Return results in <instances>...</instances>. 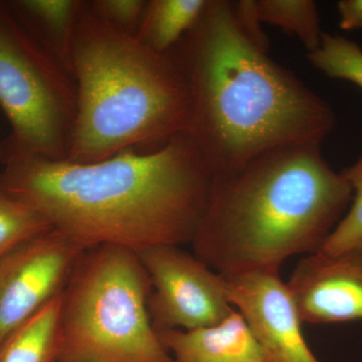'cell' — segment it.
<instances>
[{
  "label": "cell",
  "instance_id": "6da1fadb",
  "mask_svg": "<svg viewBox=\"0 0 362 362\" xmlns=\"http://www.w3.org/2000/svg\"><path fill=\"white\" fill-rule=\"evenodd\" d=\"M168 52L189 92L187 134L213 176L270 150L321 146L332 132L330 105L269 56L262 25L240 1L207 0Z\"/></svg>",
  "mask_w": 362,
  "mask_h": 362
},
{
  "label": "cell",
  "instance_id": "7a4b0ae2",
  "mask_svg": "<svg viewBox=\"0 0 362 362\" xmlns=\"http://www.w3.org/2000/svg\"><path fill=\"white\" fill-rule=\"evenodd\" d=\"M0 185L83 250L192 244L213 175L188 134L147 152L74 163L32 154L1 158Z\"/></svg>",
  "mask_w": 362,
  "mask_h": 362
},
{
  "label": "cell",
  "instance_id": "3957f363",
  "mask_svg": "<svg viewBox=\"0 0 362 362\" xmlns=\"http://www.w3.org/2000/svg\"><path fill=\"white\" fill-rule=\"evenodd\" d=\"M318 145L270 150L214 175L194 254L223 276L279 272L320 251L350 206L351 187Z\"/></svg>",
  "mask_w": 362,
  "mask_h": 362
},
{
  "label": "cell",
  "instance_id": "277c9868",
  "mask_svg": "<svg viewBox=\"0 0 362 362\" xmlns=\"http://www.w3.org/2000/svg\"><path fill=\"white\" fill-rule=\"evenodd\" d=\"M77 112L66 160L94 163L187 134L190 97L169 54L78 9L70 52Z\"/></svg>",
  "mask_w": 362,
  "mask_h": 362
},
{
  "label": "cell",
  "instance_id": "5b68a950",
  "mask_svg": "<svg viewBox=\"0 0 362 362\" xmlns=\"http://www.w3.org/2000/svg\"><path fill=\"white\" fill-rule=\"evenodd\" d=\"M151 291L137 252L86 250L62 292L57 362H173L150 318Z\"/></svg>",
  "mask_w": 362,
  "mask_h": 362
},
{
  "label": "cell",
  "instance_id": "8992f818",
  "mask_svg": "<svg viewBox=\"0 0 362 362\" xmlns=\"http://www.w3.org/2000/svg\"><path fill=\"white\" fill-rule=\"evenodd\" d=\"M0 107L11 133L0 159L32 154L66 160L77 94L71 75L23 25L11 4L0 2Z\"/></svg>",
  "mask_w": 362,
  "mask_h": 362
},
{
  "label": "cell",
  "instance_id": "52a82bcc",
  "mask_svg": "<svg viewBox=\"0 0 362 362\" xmlns=\"http://www.w3.org/2000/svg\"><path fill=\"white\" fill-rule=\"evenodd\" d=\"M180 247L163 245L137 252L151 282L148 311L156 330L207 327L235 309L225 278Z\"/></svg>",
  "mask_w": 362,
  "mask_h": 362
},
{
  "label": "cell",
  "instance_id": "ba28073f",
  "mask_svg": "<svg viewBox=\"0 0 362 362\" xmlns=\"http://www.w3.org/2000/svg\"><path fill=\"white\" fill-rule=\"evenodd\" d=\"M84 251L52 228L0 258V344L62 294Z\"/></svg>",
  "mask_w": 362,
  "mask_h": 362
},
{
  "label": "cell",
  "instance_id": "9c48e42d",
  "mask_svg": "<svg viewBox=\"0 0 362 362\" xmlns=\"http://www.w3.org/2000/svg\"><path fill=\"white\" fill-rule=\"evenodd\" d=\"M223 277L228 300L246 321L265 362H319L304 339L297 305L279 272Z\"/></svg>",
  "mask_w": 362,
  "mask_h": 362
},
{
  "label": "cell",
  "instance_id": "30bf717a",
  "mask_svg": "<svg viewBox=\"0 0 362 362\" xmlns=\"http://www.w3.org/2000/svg\"><path fill=\"white\" fill-rule=\"evenodd\" d=\"M287 285L302 322L362 320V243L339 252L307 255Z\"/></svg>",
  "mask_w": 362,
  "mask_h": 362
},
{
  "label": "cell",
  "instance_id": "8fae6325",
  "mask_svg": "<svg viewBox=\"0 0 362 362\" xmlns=\"http://www.w3.org/2000/svg\"><path fill=\"white\" fill-rule=\"evenodd\" d=\"M173 362H265L261 347L239 312L194 330H156Z\"/></svg>",
  "mask_w": 362,
  "mask_h": 362
},
{
  "label": "cell",
  "instance_id": "7c38bea8",
  "mask_svg": "<svg viewBox=\"0 0 362 362\" xmlns=\"http://www.w3.org/2000/svg\"><path fill=\"white\" fill-rule=\"evenodd\" d=\"M61 295L0 344V362H57Z\"/></svg>",
  "mask_w": 362,
  "mask_h": 362
},
{
  "label": "cell",
  "instance_id": "4fadbf2b",
  "mask_svg": "<svg viewBox=\"0 0 362 362\" xmlns=\"http://www.w3.org/2000/svg\"><path fill=\"white\" fill-rule=\"evenodd\" d=\"M207 0H152L147 2L135 35L153 51L166 54L190 30Z\"/></svg>",
  "mask_w": 362,
  "mask_h": 362
},
{
  "label": "cell",
  "instance_id": "5bb4252c",
  "mask_svg": "<svg viewBox=\"0 0 362 362\" xmlns=\"http://www.w3.org/2000/svg\"><path fill=\"white\" fill-rule=\"evenodd\" d=\"M244 11L259 23L277 26L295 35L307 52L315 51L323 33L316 2L312 0H242Z\"/></svg>",
  "mask_w": 362,
  "mask_h": 362
},
{
  "label": "cell",
  "instance_id": "9a60e30c",
  "mask_svg": "<svg viewBox=\"0 0 362 362\" xmlns=\"http://www.w3.org/2000/svg\"><path fill=\"white\" fill-rule=\"evenodd\" d=\"M81 4L78 0H20L11 4L40 28L45 47L70 75L71 40Z\"/></svg>",
  "mask_w": 362,
  "mask_h": 362
},
{
  "label": "cell",
  "instance_id": "2e32d148",
  "mask_svg": "<svg viewBox=\"0 0 362 362\" xmlns=\"http://www.w3.org/2000/svg\"><path fill=\"white\" fill-rule=\"evenodd\" d=\"M52 230L44 216L0 185V258L16 247Z\"/></svg>",
  "mask_w": 362,
  "mask_h": 362
},
{
  "label": "cell",
  "instance_id": "e0dca14e",
  "mask_svg": "<svg viewBox=\"0 0 362 362\" xmlns=\"http://www.w3.org/2000/svg\"><path fill=\"white\" fill-rule=\"evenodd\" d=\"M307 57L324 75L349 81L362 90V49L354 40L323 33L319 47Z\"/></svg>",
  "mask_w": 362,
  "mask_h": 362
},
{
  "label": "cell",
  "instance_id": "ac0fdd59",
  "mask_svg": "<svg viewBox=\"0 0 362 362\" xmlns=\"http://www.w3.org/2000/svg\"><path fill=\"white\" fill-rule=\"evenodd\" d=\"M341 173L351 187V202L320 251L339 252L362 243V156Z\"/></svg>",
  "mask_w": 362,
  "mask_h": 362
},
{
  "label": "cell",
  "instance_id": "d6986e66",
  "mask_svg": "<svg viewBox=\"0 0 362 362\" xmlns=\"http://www.w3.org/2000/svg\"><path fill=\"white\" fill-rule=\"evenodd\" d=\"M90 11L124 32L135 35L147 2L143 0H94L88 1Z\"/></svg>",
  "mask_w": 362,
  "mask_h": 362
},
{
  "label": "cell",
  "instance_id": "ffe728a7",
  "mask_svg": "<svg viewBox=\"0 0 362 362\" xmlns=\"http://www.w3.org/2000/svg\"><path fill=\"white\" fill-rule=\"evenodd\" d=\"M337 11L342 30H362V0H341Z\"/></svg>",
  "mask_w": 362,
  "mask_h": 362
}]
</instances>
